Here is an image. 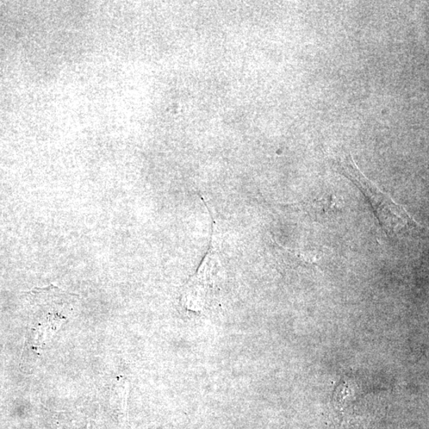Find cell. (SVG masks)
I'll return each instance as SVG.
<instances>
[{
    "mask_svg": "<svg viewBox=\"0 0 429 429\" xmlns=\"http://www.w3.org/2000/svg\"><path fill=\"white\" fill-rule=\"evenodd\" d=\"M337 166L338 170L351 180L368 199L378 220L387 234L394 235L419 227L405 209L365 178L351 155L338 161Z\"/></svg>",
    "mask_w": 429,
    "mask_h": 429,
    "instance_id": "6da1fadb",
    "label": "cell"
}]
</instances>
